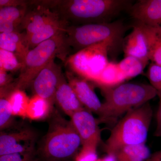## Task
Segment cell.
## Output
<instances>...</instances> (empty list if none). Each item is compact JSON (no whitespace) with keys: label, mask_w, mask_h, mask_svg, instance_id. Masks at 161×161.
<instances>
[{"label":"cell","mask_w":161,"mask_h":161,"mask_svg":"<svg viewBox=\"0 0 161 161\" xmlns=\"http://www.w3.org/2000/svg\"><path fill=\"white\" fill-rule=\"evenodd\" d=\"M52 10L69 25L109 23L120 13L130 9L127 0H54Z\"/></svg>","instance_id":"obj_1"},{"label":"cell","mask_w":161,"mask_h":161,"mask_svg":"<svg viewBox=\"0 0 161 161\" xmlns=\"http://www.w3.org/2000/svg\"><path fill=\"white\" fill-rule=\"evenodd\" d=\"M100 88L104 98L99 115L101 122L115 120L158 96L155 89L147 84L124 82L111 87Z\"/></svg>","instance_id":"obj_2"},{"label":"cell","mask_w":161,"mask_h":161,"mask_svg":"<svg viewBox=\"0 0 161 161\" xmlns=\"http://www.w3.org/2000/svg\"><path fill=\"white\" fill-rule=\"evenodd\" d=\"M152 117L149 102L127 112L113 128L106 141V152L115 155L127 146L146 143Z\"/></svg>","instance_id":"obj_3"},{"label":"cell","mask_w":161,"mask_h":161,"mask_svg":"<svg viewBox=\"0 0 161 161\" xmlns=\"http://www.w3.org/2000/svg\"><path fill=\"white\" fill-rule=\"evenodd\" d=\"M127 29L120 20L109 23L68 26L64 33L65 42L69 56L105 42H110L115 47H122Z\"/></svg>","instance_id":"obj_4"},{"label":"cell","mask_w":161,"mask_h":161,"mask_svg":"<svg viewBox=\"0 0 161 161\" xmlns=\"http://www.w3.org/2000/svg\"><path fill=\"white\" fill-rule=\"evenodd\" d=\"M49 128L40 146V154L47 161H64L77 153L81 140L71 120L53 112Z\"/></svg>","instance_id":"obj_5"},{"label":"cell","mask_w":161,"mask_h":161,"mask_svg":"<svg viewBox=\"0 0 161 161\" xmlns=\"http://www.w3.org/2000/svg\"><path fill=\"white\" fill-rule=\"evenodd\" d=\"M65 32L40 43L26 54L14 89L24 90L31 84L42 69L56 57L65 62L69 52L65 42Z\"/></svg>","instance_id":"obj_6"},{"label":"cell","mask_w":161,"mask_h":161,"mask_svg":"<svg viewBox=\"0 0 161 161\" xmlns=\"http://www.w3.org/2000/svg\"><path fill=\"white\" fill-rule=\"evenodd\" d=\"M114 44L105 42L89 47L70 55L65 61L70 71L95 84L108 63V55Z\"/></svg>","instance_id":"obj_7"},{"label":"cell","mask_w":161,"mask_h":161,"mask_svg":"<svg viewBox=\"0 0 161 161\" xmlns=\"http://www.w3.org/2000/svg\"><path fill=\"white\" fill-rule=\"evenodd\" d=\"M59 18L52 10L49 1H28L27 10L21 25L27 42L32 35Z\"/></svg>","instance_id":"obj_8"},{"label":"cell","mask_w":161,"mask_h":161,"mask_svg":"<svg viewBox=\"0 0 161 161\" xmlns=\"http://www.w3.org/2000/svg\"><path fill=\"white\" fill-rule=\"evenodd\" d=\"M52 60L37 75L32 82L34 95L46 99L53 105L56 90L64 75L61 68Z\"/></svg>","instance_id":"obj_9"},{"label":"cell","mask_w":161,"mask_h":161,"mask_svg":"<svg viewBox=\"0 0 161 161\" xmlns=\"http://www.w3.org/2000/svg\"><path fill=\"white\" fill-rule=\"evenodd\" d=\"M36 140V133L27 128L9 132L1 131L0 156L35 150Z\"/></svg>","instance_id":"obj_10"},{"label":"cell","mask_w":161,"mask_h":161,"mask_svg":"<svg viewBox=\"0 0 161 161\" xmlns=\"http://www.w3.org/2000/svg\"><path fill=\"white\" fill-rule=\"evenodd\" d=\"M92 113L84 108L72 115L70 120L80 136L82 146L93 145L97 147L101 141V131L98 121Z\"/></svg>","instance_id":"obj_11"},{"label":"cell","mask_w":161,"mask_h":161,"mask_svg":"<svg viewBox=\"0 0 161 161\" xmlns=\"http://www.w3.org/2000/svg\"><path fill=\"white\" fill-rule=\"evenodd\" d=\"M66 78L79 101L86 109L100 115L103 103L101 102L89 80L67 71Z\"/></svg>","instance_id":"obj_12"},{"label":"cell","mask_w":161,"mask_h":161,"mask_svg":"<svg viewBox=\"0 0 161 161\" xmlns=\"http://www.w3.org/2000/svg\"><path fill=\"white\" fill-rule=\"evenodd\" d=\"M137 23L161 29V0H140L130 9Z\"/></svg>","instance_id":"obj_13"},{"label":"cell","mask_w":161,"mask_h":161,"mask_svg":"<svg viewBox=\"0 0 161 161\" xmlns=\"http://www.w3.org/2000/svg\"><path fill=\"white\" fill-rule=\"evenodd\" d=\"M125 57L132 56L149 63V46L148 39L143 27L136 23L132 26V31L122 43Z\"/></svg>","instance_id":"obj_14"},{"label":"cell","mask_w":161,"mask_h":161,"mask_svg":"<svg viewBox=\"0 0 161 161\" xmlns=\"http://www.w3.org/2000/svg\"><path fill=\"white\" fill-rule=\"evenodd\" d=\"M55 103L70 117L76 112L85 108L64 76L56 90Z\"/></svg>","instance_id":"obj_15"},{"label":"cell","mask_w":161,"mask_h":161,"mask_svg":"<svg viewBox=\"0 0 161 161\" xmlns=\"http://www.w3.org/2000/svg\"><path fill=\"white\" fill-rule=\"evenodd\" d=\"M0 49L13 53L23 63L30 50L25 32L0 33Z\"/></svg>","instance_id":"obj_16"},{"label":"cell","mask_w":161,"mask_h":161,"mask_svg":"<svg viewBox=\"0 0 161 161\" xmlns=\"http://www.w3.org/2000/svg\"><path fill=\"white\" fill-rule=\"evenodd\" d=\"M69 26L64 21L60 18L45 25L36 33L32 35L27 40L29 49L34 48L40 43L49 40L57 35L65 32Z\"/></svg>","instance_id":"obj_17"},{"label":"cell","mask_w":161,"mask_h":161,"mask_svg":"<svg viewBox=\"0 0 161 161\" xmlns=\"http://www.w3.org/2000/svg\"><path fill=\"white\" fill-rule=\"evenodd\" d=\"M53 106L50 102L37 95L30 99L26 111V117L32 120H42L53 113Z\"/></svg>","instance_id":"obj_18"},{"label":"cell","mask_w":161,"mask_h":161,"mask_svg":"<svg viewBox=\"0 0 161 161\" xmlns=\"http://www.w3.org/2000/svg\"><path fill=\"white\" fill-rule=\"evenodd\" d=\"M125 80L118 64L109 62L102 72L95 84L99 88L111 87L124 83Z\"/></svg>","instance_id":"obj_19"},{"label":"cell","mask_w":161,"mask_h":161,"mask_svg":"<svg viewBox=\"0 0 161 161\" xmlns=\"http://www.w3.org/2000/svg\"><path fill=\"white\" fill-rule=\"evenodd\" d=\"M151 155L146 143L127 146L115 154L118 161H146Z\"/></svg>","instance_id":"obj_20"},{"label":"cell","mask_w":161,"mask_h":161,"mask_svg":"<svg viewBox=\"0 0 161 161\" xmlns=\"http://www.w3.org/2000/svg\"><path fill=\"white\" fill-rule=\"evenodd\" d=\"M140 24L142 26L147 36L150 61L161 67V29Z\"/></svg>","instance_id":"obj_21"},{"label":"cell","mask_w":161,"mask_h":161,"mask_svg":"<svg viewBox=\"0 0 161 161\" xmlns=\"http://www.w3.org/2000/svg\"><path fill=\"white\" fill-rule=\"evenodd\" d=\"M27 4L18 6H7L0 8V24L13 25L22 31L21 25L26 14Z\"/></svg>","instance_id":"obj_22"},{"label":"cell","mask_w":161,"mask_h":161,"mask_svg":"<svg viewBox=\"0 0 161 161\" xmlns=\"http://www.w3.org/2000/svg\"><path fill=\"white\" fill-rule=\"evenodd\" d=\"M117 64L126 80L142 74L145 68L149 64L148 62L132 56L125 57Z\"/></svg>","instance_id":"obj_23"},{"label":"cell","mask_w":161,"mask_h":161,"mask_svg":"<svg viewBox=\"0 0 161 161\" xmlns=\"http://www.w3.org/2000/svg\"><path fill=\"white\" fill-rule=\"evenodd\" d=\"M9 101L12 113L14 116L26 117L30 99L26 93L21 90H15L9 94Z\"/></svg>","instance_id":"obj_24"},{"label":"cell","mask_w":161,"mask_h":161,"mask_svg":"<svg viewBox=\"0 0 161 161\" xmlns=\"http://www.w3.org/2000/svg\"><path fill=\"white\" fill-rule=\"evenodd\" d=\"M11 93L0 91V130L1 131L9 129L12 126L14 116L9 101Z\"/></svg>","instance_id":"obj_25"},{"label":"cell","mask_w":161,"mask_h":161,"mask_svg":"<svg viewBox=\"0 0 161 161\" xmlns=\"http://www.w3.org/2000/svg\"><path fill=\"white\" fill-rule=\"evenodd\" d=\"M22 66V62L14 53L0 49V68L7 72H13L20 70Z\"/></svg>","instance_id":"obj_26"},{"label":"cell","mask_w":161,"mask_h":161,"mask_svg":"<svg viewBox=\"0 0 161 161\" xmlns=\"http://www.w3.org/2000/svg\"><path fill=\"white\" fill-rule=\"evenodd\" d=\"M147 75L150 85L155 89L158 95L161 94V67L151 62L148 67Z\"/></svg>","instance_id":"obj_27"},{"label":"cell","mask_w":161,"mask_h":161,"mask_svg":"<svg viewBox=\"0 0 161 161\" xmlns=\"http://www.w3.org/2000/svg\"><path fill=\"white\" fill-rule=\"evenodd\" d=\"M97 147L93 145L82 146L80 152L77 154L75 161H97Z\"/></svg>","instance_id":"obj_28"},{"label":"cell","mask_w":161,"mask_h":161,"mask_svg":"<svg viewBox=\"0 0 161 161\" xmlns=\"http://www.w3.org/2000/svg\"><path fill=\"white\" fill-rule=\"evenodd\" d=\"M35 150L23 153L0 156V161H36Z\"/></svg>","instance_id":"obj_29"},{"label":"cell","mask_w":161,"mask_h":161,"mask_svg":"<svg viewBox=\"0 0 161 161\" xmlns=\"http://www.w3.org/2000/svg\"><path fill=\"white\" fill-rule=\"evenodd\" d=\"M14 80H13L11 75L7 72L0 68V88H4L12 86Z\"/></svg>","instance_id":"obj_30"},{"label":"cell","mask_w":161,"mask_h":161,"mask_svg":"<svg viewBox=\"0 0 161 161\" xmlns=\"http://www.w3.org/2000/svg\"><path fill=\"white\" fill-rule=\"evenodd\" d=\"M159 102L157 112V127L154 135L157 137H161V94L158 95Z\"/></svg>","instance_id":"obj_31"},{"label":"cell","mask_w":161,"mask_h":161,"mask_svg":"<svg viewBox=\"0 0 161 161\" xmlns=\"http://www.w3.org/2000/svg\"><path fill=\"white\" fill-rule=\"evenodd\" d=\"M28 1L23 0H0V8L7 6H18L26 5Z\"/></svg>","instance_id":"obj_32"},{"label":"cell","mask_w":161,"mask_h":161,"mask_svg":"<svg viewBox=\"0 0 161 161\" xmlns=\"http://www.w3.org/2000/svg\"><path fill=\"white\" fill-rule=\"evenodd\" d=\"M146 161H161V150L151 154Z\"/></svg>","instance_id":"obj_33"},{"label":"cell","mask_w":161,"mask_h":161,"mask_svg":"<svg viewBox=\"0 0 161 161\" xmlns=\"http://www.w3.org/2000/svg\"><path fill=\"white\" fill-rule=\"evenodd\" d=\"M97 161H118L116 155L114 154H108L103 158L98 159Z\"/></svg>","instance_id":"obj_34"}]
</instances>
